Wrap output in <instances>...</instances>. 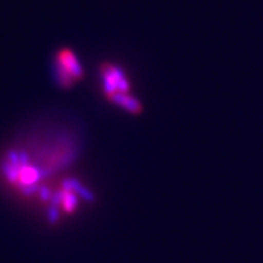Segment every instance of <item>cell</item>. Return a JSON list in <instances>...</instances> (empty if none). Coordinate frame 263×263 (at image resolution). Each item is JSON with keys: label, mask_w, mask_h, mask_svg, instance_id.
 I'll list each match as a JSON object with an SVG mask.
<instances>
[{"label": "cell", "mask_w": 263, "mask_h": 263, "mask_svg": "<svg viewBox=\"0 0 263 263\" xmlns=\"http://www.w3.org/2000/svg\"><path fill=\"white\" fill-rule=\"evenodd\" d=\"M81 150L77 123L64 117H47L33 123L4 151L0 171L11 185L31 193L70 167Z\"/></svg>", "instance_id": "6da1fadb"}, {"label": "cell", "mask_w": 263, "mask_h": 263, "mask_svg": "<svg viewBox=\"0 0 263 263\" xmlns=\"http://www.w3.org/2000/svg\"><path fill=\"white\" fill-rule=\"evenodd\" d=\"M99 87L105 100L130 116L143 114L144 105L134 93L133 83L126 67L116 61L106 60L99 65Z\"/></svg>", "instance_id": "7a4b0ae2"}, {"label": "cell", "mask_w": 263, "mask_h": 263, "mask_svg": "<svg viewBox=\"0 0 263 263\" xmlns=\"http://www.w3.org/2000/svg\"><path fill=\"white\" fill-rule=\"evenodd\" d=\"M51 77L60 90H72L85 78V67L78 51L68 45L59 47L51 57Z\"/></svg>", "instance_id": "3957f363"}]
</instances>
